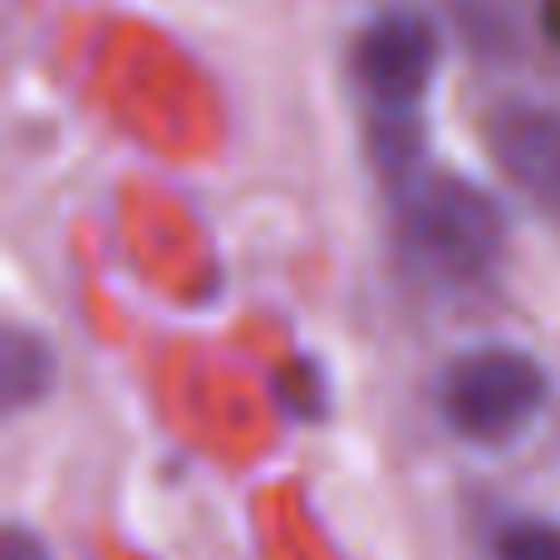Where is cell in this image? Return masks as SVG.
Wrapping results in <instances>:
<instances>
[{"label":"cell","mask_w":560,"mask_h":560,"mask_svg":"<svg viewBox=\"0 0 560 560\" xmlns=\"http://www.w3.org/2000/svg\"><path fill=\"white\" fill-rule=\"evenodd\" d=\"M394 236L408 271L433 285H482L506 252V217L477 183L438 167L394 177Z\"/></svg>","instance_id":"obj_1"},{"label":"cell","mask_w":560,"mask_h":560,"mask_svg":"<svg viewBox=\"0 0 560 560\" xmlns=\"http://www.w3.org/2000/svg\"><path fill=\"white\" fill-rule=\"evenodd\" d=\"M0 560H49L45 541L25 526H5V546H0Z\"/></svg>","instance_id":"obj_7"},{"label":"cell","mask_w":560,"mask_h":560,"mask_svg":"<svg viewBox=\"0 0 560 560\" xmlns=\"http://www.w3.org/2000/svg\"><path fill=\"white\" fill-rule=\"evenodd\" d=\"M487 148L506 183L560 226V114L541 104H502L487 118Z\"/></svg>","instance_id":"obj_4"},{"label":"cell","mask_w":560,"mask_h":560,"mask_svg":"<svg viewBox=\"0 0 560 560\" xmlns=\"http://www.w3.org/2000/svg\"><path fill=\"white\" fill-rule=\"evenodd\" d=\"M492 560H560V526L541 516H512L497 526Z\"/></svg>","instance_id":"obj_6"},{"label":"cell","mask_w":560,"mask_h":560,"mask_svg":"<svg viewBox=\"0 0 560 560\" xmlns=\"http://www.w3.org/2000/svg\"><path fill=\"white\" fill-rule=\"evenodd\" d=\"M541 20H546V30H551V39H556V45H560V0H546Z\"/></svg>","instance_id":"obj_8"},{"label":"cell","mask_w":560,"mask_h":560,"mask_svg":"<svg viewBox=\"0 0 560 560\" xmlns=\"http://www.w3.org/2000/svg\"><path fill=\"white\" fill-rule=\"evenodd\" d=\"M438 30L428 15L408 5L378 10L354 35V69L359 98L369 108V143L384 173L404 177L423 167V98L438 74Z\"/></svg>","instance_id":"obj_2"},{"label":"cell","mask_w":560,"mask_h":560,"mask_svg":"<svg viewBox=\"0 0 560 560\" xmlns=\"http://www.w3.org/2000/svg\"><path fill=\"white\" fill-rule=\"evenodd\" d=\"M55 388V349L25 325H5V339H0V394H5V408L20 413V408H35L49 398Z\"/></svg>","instance_id":"obj_5"},{"label":"cell","mask_w":560,"mask_h":560,"mask_svg":"<svg viewBox=\"0 0 560 560\" xmlns=\"http://www.w3.org/2000/svg\"><path fill=\"white\" fill-rule=\"evenodd\" d=\"M551 378L526 349L482 345L457 354L438 378V413L463 443H512L541 418Z\"/></svg>","instance_id":"obj_3"}]
</instances>
